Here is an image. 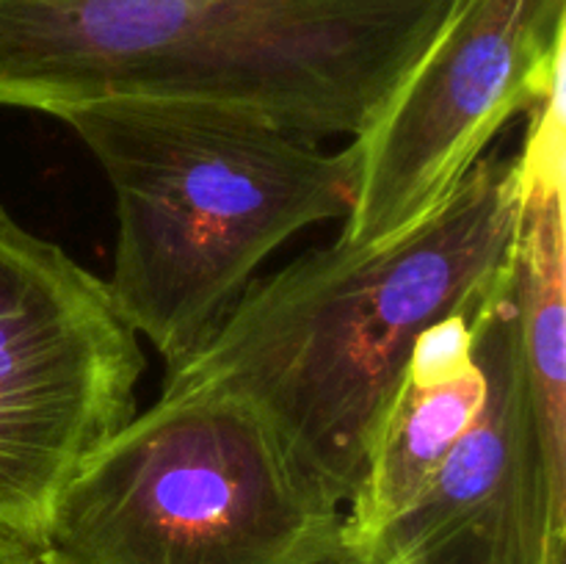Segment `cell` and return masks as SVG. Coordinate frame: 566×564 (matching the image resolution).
<instances>
[{
    "label": "cell",
    "instance_id": "obj_10",
    "mask_svg": "<svg viewBox=\"0 0 566 564\" xmlns=\"http://www.w3.org/2000/svg\"><path fill=\"white\" fill-rule=\"evenodd\" d=\"M321 564H363V562H359V558L354 556V553H348V551H340V553H337V556L326 558V562H321Z\"/></svg>",
    "mask_w": 566,
    "mask_h": 564
},
{
    "label": "cell",
    "instance_id": "obj_1",
    "mask_svg": "<svg viewBox=\"0 0 566 564\" xmlns=\"http://www.w3.org/2000/svg\"><path fill=\"white\" fill-rule=\"evenodd\" d=\"M517 155H484L426 219L376 243L337 238L252 282L164 393L221 390L265 415L298 468L352 501L365 451L423 332L475 313L506 265Z\"/></svg>",
    "mask_w": 566,
    "mask_h": 564
},
{
    "label": "cell",
    "instance_id": "obj_8",
    "mask_svg": "<svg viewBox=\"0 0 566 564\" xmlns=\"http://www.w3.org/2000/svg\"><path fill=\"white\" fill-rule=\"evenodd\" d=\"M470 315L440 321L415 343L407 368L381 407L363 476L348 501L346 551L363 547L396 520L473 426L486 396V376L473 352Z\"/></svg>",
    "mask_w": 566,
    "mask_h": 564
},
{
    "label": "cell",
    "instance_id": "obj_9",
    "mask_svg": "<svg viewBox=\"0 0 566 564\" xmlns=\"http://www.w3.org/2000/svg\"><path fill=\"white\" fill-rule=\"evenodd\" d=\"M0 564H42L36 545L0 529Z\"/></svg>",
    "mask_w": 566,
    "mask_h": 564
},
{
    "label": "cell",
    "instance_id": "obj_4",
    "mask_svg": "<svg viewBox=\"0 0 566 564\" xmlns=\"http://www.w3.org/2000/svg\"><path fill=\"white\" fill-rule=\"evenodd\" d=\"M346 512L252 401L160 393L50 503L42 564H321Z\"/></svg>",
    "mask_w": 566,
    "mask_h": 564
},
{
    "label": "cell",
    "instance_id": "obj_2",
    "mask_svg": "<svg viewBox=\"0 0 566 564\" xmlns=\"http://www.w3.org/2000/svg\"><path fill=\"white\" fill-rule=\"evenodd\" d=\"M453 0H0V105L158 100L359 136Z\"/></svg>",
    "mask_w": 566,
    "mask_h": 564
},
{
    "label": "cell",
    "instance_id": "obj_6",
    "mask_svg": "<svg viewBox=\"0 0 566 564\" xmlns=\"http://www.w3.org/2000/svg\"><path fill=\"white\" fill-rule=\"evenodd\" d=\"M566 0H453L359 136L343 243L385 241L440 208L492 138L564 83Z\"/></svg>",
    "mask_w": 566,
    "mask_h": 564
},
{
    "label": "cell",
    "instance_id": "obj_5",
    "mask_svg": "<svg viewBox=\"0 0 566 564\" xmlns=\"http://www.w3.org/2000/svg\"><path fill=\"white\" fill-rule=\"evenodd\" d=\"M142 370L108 282L0 208V529L36 542L66 481L138 415Z\"/></svg>",
    "mask_w": 566,
    "mask_h": 564
},
{
    "label": "cell",
    "instance_id": "obj_3",
    "mask_svg": "<svg viewBox=\"0 0 566 564\" xmlns=\"http://www.w3.org/2000/svg\"><path fill=\"white\" fill-rule=\"evenodd\" d=\"M116 197L111 296L166 368L205 346L258 265L293 232L346 219L357 149L249 111L103 100L59 111Z\"/></svg>",
    "mask_w": 566,
    "mask_h": 564
},
{
    "label": "cell",
    "instance_id": "obj_7",
    "mask_svg": "<svg viewBox=\"0 0 566 564\" xmlns=\"http://www.w3.org/2000/svg\"><path fill=\"white\" fill-rule=\"evenodd\" d=\"M470 332L484 404L420 495L348 551L363 564H564L566 435L547 424L525 365L509 260Z\"/></svg>",
    "mask_w": 566,
    "mask_h": 564
}]
</instances>
